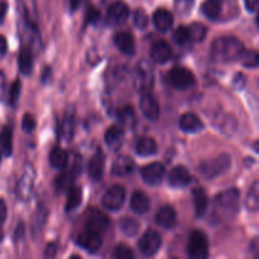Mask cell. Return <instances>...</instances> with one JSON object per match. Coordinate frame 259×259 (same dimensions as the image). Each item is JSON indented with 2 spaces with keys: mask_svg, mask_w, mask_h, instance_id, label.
I'll use <instances>...</instances> for the list:
<instances>
[{
  "mask_svg": "<svg viewBox=\"0 0 259 259\" xmlns=\"http://www.w3.org/2000/svg\"><path fill=\"white\" fill-rule=\"evenodd\" d=\"M244 45L235 37H220L215 39L210 50V57L215 62H233L242 57Z\"/></svg>",
  "mask_w": 259,
  "mask_h": 259,
  "instance_id": "obj_1",
  "label": "cell"
},
{
  "mask_svg": "<svg viewBox=\"0 0 259 259\" xmlns=\"http://www.w3.org/2000/svg\"><path fill=\"white\" fill-rule=\"evenodd\" d=\"M240 194L237 189L223 191L215 197V209L227 218H234L239 210Z\"/></svg>",
  "mask_w": 259,
  "mask_h": 259,
  "instance_id": "obj_2",
  "label": "cell"
},
{
  "mask_svg": "<svg viewBox=\"0 0 259 259\" xmlns=\"http://www.w3.org/2000/svg\"><path fill=\"white\" fill-rule=\"evenodd\" d=\"M230 166H232L230 156H228V154H220V156L215 157V158L202 162L200 164L199 169L205 179L212 180L215 177L224 175L227 171H229Z\"/></svg>",
  "mask_w": 259,
  "mask_h": 259,
  "instance_id": "obj_3",
  "label": "cell"
},
{
  "mask_svg": "<svg viewBox=\"0 0 259 259\" xmlns=\"http://www.w3.org/2000/svg\"><path fill=\"white\" fill-rule=\"evenodd\" d=\"M187 254L192 259H205L209 255V242L201 230H195L190 235Z\"/></svg>",
  "mask_w": 259,
  "mask_h": 259,
  "instance_id": "obj_4",
  "label": "cell"
},
{
  "mask_svg": "<svg viewBox=\"0 0 259 259\" xmlns=\"http://www.w3.org/2000/svg\"><path fill=\"white\" fill-rule=\"evenodd\" d=\"M136 86L141 93H151L154 82L153 68L147 61H141L136 68Z\"/></svg>",
  "mask_w": 259,
  "mask_h": 259,
  "instance_id": "obj_5",
  "label": "cell"
},
{
  "mask_svg": "<svg viewBox=\"0 0 259 259\" xmlns=\"http://www.w3.org/2000/svg\"><path fill=\"white\" fill-rule=\"evenodd\" d=\"M168 81L174 88L179 90H186L195 83V76L185 67H174L168 72Z\"/></svg>",
  "mask_w": 259,
  "mask_h": 259,
  "instance_id": "obj_6",
  "label": "cell"
},
{
  "mask_svg": "<svg viewBox=\"0 0 259 259\" xmlns=\"http://www.w3.org/2000/svg\"><path fill=\"white\" fill-rule=\"evenodd\" d=\"M124 201H125V190L119 185L109 189L103 196L104 207L111 211H118L123 206Z\"/></svg>",
  "mask_w": 259,
  "mask_h": 259,
  "instance_id": "obj_7",
  "label": "cell"
},
{
  "mask_svg": "<svg viewBox=\"0 0 259 259\" xmlns=\"http://www.w3.org/2000/svg\"><path fill=\"white\" fill-rule=\"evenodd\" d=\"M161 235L157 232H153V230H149V232L144 233L138 243L139 250H141L144 255H148V257L156 254L159 250V248H161Z\"/></svg>",
  "mask_w": 259,
  "mask_h": 259,
  "instance_id": "obj_8",
  "label": "cell"
},
{
  "mask_svg": "<svg viewBox=\"0 0 259 259\" xmlns=\"http://www.w3.org/2000/svg\"><path fill=\"white\" fill-rule=\"evenodd\" d=\"M129 17V8L124 2H115L110 5L106 14V22L109 25L123 24Z\"/></svg>",
  "mask_w": 259,
  "mask_h": 259,
  "instance_id": "obj_9",
  "label": "cell"
},
{
  "mask_svg": "<svg viewBox=\"0 0 259 259\" xmlns=\"http://www.w3.org/2000/svg\"><path fill=\"white\" fill-rule=\"evenodd\" d=\"M142 179L146 184L152 185V186H156L162 182L164 177V167L162 163L158 162H153V163H149L148 166H144L141 171Z\"/></svg>",
  "mask_w": 259,
  "mask_h": 259,
  "instance_id": "obj_10",
  "label": "cell"
},
{
  "mask_svg": "<svg viewBox=\"0 0 259 259\" xmlns=\"http://www.w3.org/2000/svg\"><path fill=\"white\" fill-rule=\"evenodd\" d=\"M141 110L143 115L149 120H157L159 116V105L157 103L156 98L151 93H142L141 101Z\"/></svg>",
  "mask_w": 259,
  "mask_h": 259,
  "instance_id": "obj_11",
  "label": "cell"
},
{
  "mask_svg": "<svg viewBox=\"0 0 259 259\" xmlns=\"http://www.w3.org/2000/svg\"><path fill=\"white\" fill-rule=\"evenodd\" d=\"M109 227V218L106 217L104 212L99 211V210H93V211L89 214L88 220H86V230H90V232L98 233L101 234L106 230V228Z\"/></svg>",
  "mask_w": 259,
  "mask_h": 259,
  "instance_id": "obj_12",
  "label": "cell"
},
{
  "mask_svg": "<svg viewBox=\"0 0 259 259\" xmlns=\"http://www.w3.org/2000/svg\"><path fill=\"white\" fill-rule=\"evenodd\" d=\"M77 244L81 248H83L85 250L90 253H95L100 249L101 244V237L98 233L90 232V230H86V232L81 233L77 238Z\"/></svg>",
  "mask_w": 259,
  "mask_h": 259,
  "instance_id": "obj_13",
  "label": "cell"
},
{
  "mask_svg": "<svg viewBox=\"0 0 259 259\" xmlns=\"http://www.w3.org/2000/svg\"><path fill=\"white\" fill-rule=\"evenodd\" d=\"M190 181H191V176H190L189 169L185 166H176L168 174V184L175 189H182L187 186Z\"/></svg>",
  "mask_w": 259,
  "mask_h": 259,
  "instance_id": "obj_14",
  "label": "cell"
},
{
  "mask_svg": "<svg viewBox=\"0 0 259 259\" xmlns=\"http://www.w3.org/2000/svg\"><path fill=\"white\" fill-rule=\"evenodd\" d=\"M156 223L164 229H174L177 225V214L169 205H164L157 211Z\"/></svg>",
  "mask_w": 259,
  "mask_h": 259,
  "instance_id": "obj_15",
  "label": "cell"
},
{
  "mask_svg": "<svg viewBox=\"0 0 259 259\" xmlns=\"http://www.w3.org/2000/svg\"><path fill=\"white\" fill-rule=\"evenodd\" d=\"M172 48L166 40H157L152 45L151 58L156 63H166L171 58Z\"/></svg>",
  "mask_w": 259,
  "mask_h": 259,
  "instance_id": "obj_16",
  "label": "cell"
},
{
  "mask_svg": "<svg viewBox=\"0 0 259 259\" xmlns=\"http://www.w3.org/2000/svg\"><path fill=\"white\" fill-rule=\"evenodd\" d=\"M180 128L186 133H197L204 129V123L195 113H186L180 119Z\"/></svg>",
  "mask_w": 259,
  "mask_h": 259,
  "instance_id": "obj_17",
  "label": "cell"
},
{
  "mask_svg": "<svg viewBox=\"0 0 259 259\" xmlns=\"http://www.w3.org/2000/svg\"><path fill=\"white\" fill-rule=\"evenodd\" d=\"M114 42H115L116 47L124 53V55L132 56L136 52V40H134L133 35L128 32H119L118 34L114 37Z\"/></svg>",
  "mask_w": 259,
  "mask_h": 259,
  "instance_id": "obj_18",
  "label": "cell"
},
{
  "mask_svg": "<svg viewBox=\"0 0 259 259\" xmlns=\"http://www.w3.org/2000/svg\"><path fill=\"white\" fill-rule=\"evenodd\" d=\"M33 179H34V172H33L32 167L29 166L24 171V175H23L22 180L19 181V185H18V196L22 200L29 199L33 189Z\"/></svg>",
  "mask_w": 259,
  "mask_h": 259,
  "instance_id": "obj_19",
  "label": "cell"
},
{
  "mask_svg": "<svg viewBox=\"0 0 259 259\" xmlns=\"http://www.w3.org/2000/svg\"><path fill=\"white\" fill-rule=\"evenodd\" d=\"M153 24L159 32H168L174 24V15L166 9H158L153 14Z\"/></svg>",
  "mask_w": 259,
  "mask_h": 259,
  "instance_id": "obj_20",
  "label": "cell"
},
{
  "mask_svg": "<svg viewBox=\"0 0 259 259\" xmlns=\"http://www.w3.org/2000/svg\"><path fill=\"white\" fill-rule=\"evenodd\" d=\"M104 166H105V156L100 149H98L91 161L89 162V175L93 180L99 181L104 175Z\"/></svg>",
  "mask_w": 259,
  "mask_h": 259,
  "instance_id": "obj_21",
  "label": "cell"
},
{
  "mask_svg": "<svg viewBox=\"0 0 259 259\" xmlns=\"http://www.w3.org/2000/svg\"><path fill=\"white\" fill-rule=\"evenodd\" d=\"M124 141V131L119 125H113L106 131L105 143L111 151H118Z\"/></svg>",
  "mask_w": 259,
  "mask_h": 259,
  "instance_id": "obj_22",
  "label": "cell"
},
{
  "mask_svg": "<svg viewBox=\"0 0 259 259\" xmlns=\"http://www.w3.org/2000/svg\"><path fill=\"white\" fill-rule=\"evenodd\" d=\"M201 10L210 20H219L224 10V0H206L202 4Z\"/></svg>",
  "mask_w": 259,
  "mask_h": 259,
  "instance_id": "obj_23",
  "label": "cell"
},
{
  "mask_svg": "<svg viewBox=\"0 0 259 259\" xmlns=\"http://www.w3.org/2000/svg\"><path fill=\"white\" fill-rule=\"evenodd\" d=\"M134 169V161L133 158H131L129 156H119L118 158H115L113 163V174L115 176H126V175L132 174V171Z\"/></svg>",
  "mask_w": 259,
  "mask_h": 259,
  "instance_id": "obj_24",
  "label": "cell"
},
{
  "mask_svg": "<svg viewBox=\"0 0 259 259\" xmlns=\"http://www.w3.org/2000/svg\"><path fill=\"white\" fill-rule=\"evenodd\" d=\"M151 206L149 197L144 192L136 191L131 197V209L136 214H146Z\"/></svg>",
  "mask_w": 259,
  "mask_h": 259,
  "instance_id": "obj_25",
  "label": "cell"
},
{
  "mask_svg": "<svg viewBox=\"0 0 259 259\" xmlns=\"http://www.w3.org/2000/svg\"><path fill=\"white\" fill-rule=\"evenodd\" d=\"M136 151L139 156L142 157H148L153 156L158 151V146H157L156 141L153 138H149V137H143V138L139 139L137 142Z\"/></svg>",
  "mask_w": 259,
  "mask_h": 259,
  "instance_id": "obj_26",
  "label": "cell"
},
{
  "mask_svg": "<svg viewBox=\"0 0 259 259\" xmlns=\"http://www.w3.org/2000/svg\"><path fill=\"white\" fill-rule=\"evenodd\" d=\"M192 197H194V205L195 211H196L197 217H204L205 212L207 210V205H209V200H207V195L201 187H196L192 191Z\"/></svg>",
  "mask_w": 259,
  "mask_h": 259,
  "instance_id": "obj_27",
  "label": "cell"
},
{
  "mask_svg": "<svg viewBox=\"0 0 259 259\" xmlns=\"http://www.w3.org/2000/svg\"><path fill=\"white\" fill-rule=\"evenodd\" d=\"M19 68L24 75H30L33 70V53L29 47H23L19 53Z\"/></svg>",
  "mask_w": 259,
  "mask_h": 259,
  "instance_id": "obj_28",
  "label": "cell"
},
{
  "mask_svg": "<svg viewBox=\"0 0 259 259\" xmlns=\"http://www.w3.org/2000/svg\"><path fill=\"white\" fill-rule=\"evenodd\" d=\"M50 162L51 164H52V167H55V168H65L68 163L67 152H65L62 148H60V147H55V148L51 151Z\"/></svg>",
  "mask_w": 259,
  "mask_h": 259,
  "instance_id": "obj_29",
  "label": "cell"
},
{
  "mask_svg": "<svg viewBox=\"0 0 259 259\" xmlns=\"http://www.w3.org/2000/svg\"><path fill=\"white\" fill-rule=\"evenodd\" d=\"M82 201V191L80 187L72 186L67 191V202H66V211H72L80 206Z\"/></svg>",
  "mask_w": 259,
  "mask_h": 259,
  "instance_id": "obj_30",
  "label": "cell"
},
{
  "mask_svg": "<svg viewBox=\"0 0 259 259\" xmlns=\"http://www.w3.org/2000/svg\"><path fill=\"white\" fill-rule=\"evenodd\" d=\"M118 119L124 126H126V128L129 129L134 128V125H136L137 123L136 113H134L132 106H124V108H121L120 110L118 111Z\"/></svg>",
  "mask_w": 259,
  "mask_h": 259,
  "instance_id": "obj_31",
  "label": "cell"
},
{
  "mask_svg": "<svg viewBox=\"0 0 259 259\" xmlns=\"http://www.w3.org/2000/svg\"><path fill=\"white\" fill-rule=\"evenodd\" d=\"M12 129L9 126H5L4 131L0 134V152L4 156H10L13 151V139H12Z\"/></svg>",
  "mask_w": 259,
  "mask_h": 259,
  "instance_id": "obj_32",
  "label": "cell"
},
{
  "mask_svg": "<svg viewBox=\"0 0 259 259\" xmlns=\"http://www.w3.org/2000/svg\"><path fill=\"white\" fill-rule=\"evenodd\" d=\"M119 227H120V230L124 234L128 235V237H133V235H136L138 233L139 223L136 219H133V218L125 217L120 220Z\"/></svg>",
  "mask_w": 259,
  "mask_h": 259,
  "instance_id": "obj_33",
  "label": "cell"
},
{
  "mask_svg": "<svg viewBox=\"0 0 259 259\" xmlns=\"http://www.w3.org/2000/svg\"><path fill=\"white\" fill-rule=\"evenodd\" d=\"M258 182L255 181L254 184L252 185V187L249 189V192H248L247 200H245V205H247V209L249 211L255 212L258 210L259 205V195H258Z\"/></svg>",
  "mask_w": 259,
  "mask_h": 259,
  "instance_id": "obj_34",
  "label": "cell"
},
{
  "mask_svg": "<svg viewBox=\"0 0 259 259\" xmlns=\"http://www.w3.org/2000/svg\"><path fill=\"white\" fill-rule=\"evenodd\" d=\"M56 189L60 192H67L73 186V176L71 174H62L56 177Z\"/></svg>",
  "mask_w": 259,
  "mask_h": 259,
  "instance_id": "obj_35",
  "label": "cell"
},
{
  "mask_svg": "<svg viewBox=\"0 0 259 259\" xmlns=\"http://www.w3.org/2000/svg\"><path fill=\"white\" fill-rule=\"evenodd\" d=\"M189 28V34H190V40H194V42H201L202 39L206 35V28L202 24H197L194 23Z\"/></svg>",
  "mask_w": 259,
  "mask_h": 259,
  "instance_id": "obj_36",
  "label": "cell"
},
{
  "mask_svg": "<svg viewBox=\"0 0 259 259\" xmlns=\"http://www.w3.org/2000/svg\"><path fill=\"white\" fill-rule=\"evenodd\" d=\"M174 39L177 45L184 46L187 42H190V34H189V28L187 27H179L174 33Z\"/></svg>",
  "mask_w": 259,
  "mask_h": 259,
  "instance_id": "obj_37",
  "label": "cell"
},
{
  "mask_svg": "<svg viewBox=\"0 0 259 259\" xmlns=\"http://www.w3.org/2000/svg\"><path fill=\"white\" fill-rule=\"evenodd\" d=\"M46 219H47V210H46L45 207H39V210L37 211V215H35L34 219H33V233H34L35 230H38V232L42 230L43 225H45L46 223Z\"/></svg>",
  "mask_w": 259,
  "mask_h": 259,
  "instance_id": "obj_38",
  "label": "cell"
},
{
  "mask_svg": "<svg viewBox=\"0 0 259 259\" xmlns=\"http://www.w3.org/2000/svg\"><path fill=\"white\" fill-rule=\"evenodd\" d=\"M113 257L116 259H133L134 253L128 245L119 244L113 253Z\"/></svg>",
  "mask_w": 259,
  "mask_h": 259,
  "instance_id": "obj_39",
  "label": "cell"
},
{
  "mask_svg": "<svg viewBox=\"0 0 259 259\" xmlns=\"http://www.w3.org/2000/svg\"><path fill=\"white\" fill-rule=\"evenodd\" d=\"M242 62L245 67L255 68L258 66V53L255 51H250V52H243L242 55Z\"/></svg>",
  "mask_w": 259,
  "mask_h": 259,
  "instance_id": "obj_40",
  "label": "cell"
},
{
  "mask_svg": "<svg viewBox=\"0 0 259 259\" xmlns=\"http://www.w3.org/2000/svg\"><path fill=\"white\" fill-rule=\"evenodd\" d=\"M63 134L65 137H67L68 139H71L73 134V110H70L66 113L65 116V123H63Z\"/></svg>",
  "mask_w": 259,
  "mask_h": 259,
  "instance_id": "obj_41",
  "label": "cell"
},
{
  "mask_svg": "<svg viewBox=\"0 0 259 259\" xmlns=\"http://www.w3.org/2000/svg\"><path fill=\"white\" fill-rule=\"evenodd\" d=\"M134 24L141 29H144L148 24V15L143 9H138L134 12Z\"/></svg>",
  "mask_w": 259,
  "mask_h": 259,
  "instance_id": "obj_42",
  "label": "cell"
},
{
  "mask_svg": "<svg viewBox=\"0 0 259 259\" xmlns=\"http://www.w3.org/2000/svg\"><path fill=\"white\" fill-rule=\"evenodd\" d=\"M20 86H22L20 85V81L15 80L14 82H13L12 88H10L9 100L12 105H15V104L18 103V99H19V95H20Z\"/></svg>",
  "mask_w": 259,
  "mask_h": 259,
  "instance_id": "obj_43",
  "label": "cell"
},
{
  "mask_svg": "<svg viewBox=\"0 0 259 259\" xmlns=\"http://www.w3.org/2000/svg\"><path fill=\"white\" fill-rule=\"evenodd\" d=\"M35 126V120L30 114H25L24 118H23V129H24L27 133H30V132L34 129Z\"/></svg>",
  "mask_w": 259,
  "mask_h": 259,
  "instance_id": "obj_44",
  "label": "cell"
},
{
  "mask_svg": "<svg viewBox=\"0 0 259 259\" xmlns=\"http://www.w3.org/2000/svg\"><path fill=\"white\" fill-rule=\"evenodd\" d=\"M99 17H100V13H99V10L91 8V9L88 12V15H86V22L95 23L96 20L99 19Z\"/></svg>",
  "mask_w": 259,
  "mask_h": 259,
  "instance_id": "obj_45",
  "label": "cell"
},
{
  "mask_svg": "<svg viewBox=\"0 0 259 259\" xmlns=\"http://www.w3.org/2000/svg\"><path fill=\"white\" fill-rule=\"evenodd\" d=\"M56 253H57V245H56V243H50L46 247V255L47 257H55Z\"/></svg>",
  "mask_w": 259,
  "mask_h": 259,
  "instance_id": "obj_46",
  "label": "cell"
},
{
  "mask_svg": "<svg viewBox=\"0 0 259 259\" xmlns=\"http://www.w3.org/2000/svg\"><path fill=\"white\" fill-rule=\"evenodd\" d=\"M8 51V45H7V39L0 34V58L4 57L5 53Z\"/></svg>",
  "mask_w": 259,
  "mask_h": 259,
  "instance_id": "obj_47",
  "label": "cell"
},
{
  "mask_svg": "<svg viewBox=\"0 0 259 259\" xmlns=\"http://www.w3.org/2000/svg\"><path fill=\"white\" fill-rule=\"evenodd\" d=\"M5 218H7V205H5V202L0 199V224L4 223Z\"/></svg>",
  "mask_w": 259,
  "mask_h": 259,
  "instance_id": "obj_48",
  "label": "cell"
},
{
  "mask_svg": "<svg viewBox=\"0 0 259 259\" xmlns=\"http://www.w3.org/2000/svg\"><path fill=\"white\" fill-rule=\"evenodd\" d=\"M244 3H245V7H247V9L249 10V12H255L258 0H244Z\"/></svg>",
  "mask_w": 259,
  "mask_h": 259,
  "instance_id": "obj_49",
  "label": "cell"
},
{
  "mask_svg": "<svg viewBox=\"0 0 259 259\" xmlns=\"http://www.w3.org/2000/svg\"><path fill=\"white\" fill-rule=\"evenodd\" d=\"M7 10H8L7 3L0 2V23H3V20H4L5 14H7Z\"/></svg>",
  "mask_w": 259,
  "mask_h": 259,
  "instance_id": "obj_50",
  "label": "cell"
},
{
  "mask_svg": "<svg viewBox=\"0 0 259 259\" xmlns=\"http://www.w3.org/2000/svg\"><path fill=\"white\" fill-rule=\"evenodd\" d=\"M81 0H70V7L71 10H76L78 7H80Z\"/></svg>",
  "mask_w": 259,
  "mask_h": 259,
  "instance_id": "obj_51",
  "label": "cell"
},
{
  "mask_svg": "<svg viewBox=\"0 0 259 259\" xmlns=\"http://www.w3.org/2000/svg\"><path fill=\"white\" fill-rule=\"evenodd\" d=\"M3 88H4V76H3V73L0 72V94H2Z\"/></svg>",
  "mask_w": 259,
  "mask_h": 259,
  "instance_id": "obj_52",
  "label": "cell"
},
{
  "mask_svg": "<svg viewBox=\"0 0 259 259\" xmlns=\"http://www.w3.org/2000/svg\"><path fill=\"white\" fill-rule=\"evenodd\" d=\"M2 240H3V233L0 232V243H2Z\"/></svg>",
  "mask_w": 259,
  "mask_h": 259,
  "instance_id": "obj_53",
  "label": "cell"
},
{
  "mask_svg": "<svg viewBox=\"0 0 259 259\" xmlns=\"http://www.w3.org/2000/svg\"><path fill=\"white\" fill-rule=\"evenodd\" d=\"M0 156H2V152H0Z\"/></svg>",
  "mask_w": 259,
  "mask_h": 259,
  "instance_id": "obj_54",
  "label": "cell"
}]
</instances>
